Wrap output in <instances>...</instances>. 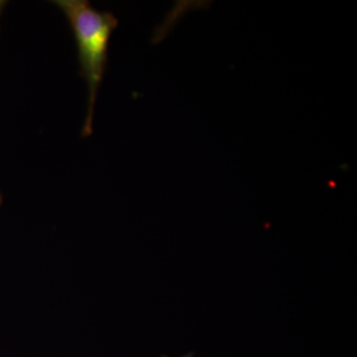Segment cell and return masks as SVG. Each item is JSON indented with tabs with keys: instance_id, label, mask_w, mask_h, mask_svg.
I'll return each mask as SVG.
<instances>
[{
	"instance_id": "obj_3",
	"label": "cell",
	"mask_w": 357,
	"mask_h": 357,
	"mask_svg": "<svg viewBox=\"0 0 357 357\" xmlns=\"http://www.w3.org/2000/svg\"><path fill=\"white\" fill-rule=\"evenodd\" d=\"M0 203H1V196H0Z\"/></svg>"
},
{
	"instance_id": "obj_1",
	"label": "cell",
	"mask_w": 357,
	"mask_h": 357,
	"mask_svg": "<svg viewBox=\"0 0 357 357\" xmlns=\"http://www.w3.org/2000/svg\"><path fill=\"white\" fill-rule=\"evenodd\" d=\"M53 3L69 20L77 42L81 75L88 86V107L82 129L86 137L93 132L96 98L107 70L109 39L119 21L114 14L96 10L86 0H58Z\"/></svg>"
},
{
	"instance_id": "obj_2",
	"label": "cell",
	"mask_w": 357,
	"mask_h": 357,
	"mask_svg": "<svg viewBox=\"0 0 357 357\" xmlns=\"http://www.w3.org/2000/svg\"><path fill=\"white\" fill-rule=\"evenodd\" d=\"M7 6V1H4V0H0V20H1L2 14H3L4 9Z\"/></svg>"
}]
</instances>
